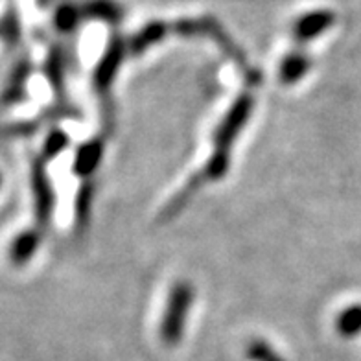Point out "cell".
Wrapping results in <instances>:
<instances>
[{
    "label": "cell",
    "instance_id": "6da1fadb",
    "mask_svg": "<svg viewBox=\"0 0 361 361\" xmlns=\"http://www.w3.org/2000/svg\"><path fill=\"white\" fill-rule=\"evenodd\" d=\"M192 305V288L186 282H179L176 284L173 291L170 295V305H168L166 315L162 321L161 326V338L162 341L176 347L177 343L183 338V328H185L186 312Z\"/></svg>",
    "mask_w": 361,
    "mask_h": 361
},
{
    "label": "cell",
    "instance_id": "7a4b0ae2",
    "mask_svg": "<svg viewBox=\"0 0 361 361\" xmlns=\"http://www.w3.org/2000/svg\"><path fill=\"white\" fill-rule=\"evenodd\" d=\"M251 96H242V98L233 105V109L227 114V118L221 122V126H219L218 131H216V152L228 153V147H231L234 137L240 133V129L245 124V120H247L249 113H251Z\"/></svg>",
    "mask_w": 361,
    "mask_h": 361
},
{
    "label": "cell",
    "instance_id": "3957f363",
    "mask_svg": "<svg viewBox=\"0 0 361 361\" xmlns=\"http://www.w3.org/2000/svg\"><path fill=\"white\" fill-rule=\"evenodd\" d=\"M334 23H336V15L328 10H317L314 11V13L305 15L302 19H299L295 23V39H297L299 43L312 41V39L324 34L328 28H332Z\"/></svg>",
    "mask_w": 361,
    "mask_h": 361
},
{
    "label": "cell",
    "instance_id": "277c9868",
    "mask_svg": "<svg viewBox=\"0 0 361 361\" xmlns=\"http://www.w3.org/2000/svg\"><path fill=\"white\" fill-rule=\"evenodd\" d=\"M34 195H35V214L41 224H47L54 209L52 186L48 183L43 166H34Z\"/></svg>",
    "mask_w": 361,
    "mask_h": 361
},
{
    "label": "cell",
    "instance_id": "5b68a950",
    "mask_svg": "<svg viewBox=\"0 0 361 361\" xmlns=\"http://www.w3.org/2000/svg\"><path fill=\"white\" fill-rule=\"evenodd\" d=\"M39 242H41V236L35 231H26L15 238L10 249L11 262L15 266H24L26 262L32 260L39 247Z\"/></svg>",
    "mask_w": 361,
    "mask_h": 361
},
{
    "label": "cell",
    "instance_id": "8992f818",
    "mask_svg": "<svg viewBox=\"0 0 361 361\" xmlns=\"http://www.w3.org/2000/svg\"><path fill=\"white\" fill-rule=\"evenodd\" d=\"M310 68V59L305 54H291L284 59L281 67V78L284 83H295L299 81L300 78L305 76L306 71Z\"/></svg>",
    "mask_w": 361,
    "mask_h": 361
},
{
    "label": "cell",
    "instance_id": "52a82bcc",
    "mask_svg": "<svg viewBox=\"0 0 361 361\" xmlns=\"http://www.w3.org/2000/svg\"><path fill=\"white\" fill-rule=\"evenodd\" d=\"M102 157V146L98 142H89L81 147L76 155V161H74V171L81 173V176H87L90 171L96 170V164Z\"/></svg>",
    "mask_w": 361,
    "mask_h": 361
},
{
    "label": "cell",
    "instance_id": "ba28073f",
    "mask_svg": "<svg viewBox=\"0 0 361 361\" xmlns=\"http://www.w3.org/2000/svg\"><path fill=\"white\" fill-rule=\"evenodd\" d=\"M338 332L343 338H356L361 334V305L350 306L339 315Z\"/></svg>",
    "mask_w": 361,
    "mask_h": 361
},
{
    "label": "cell",
    "instance_id": "9c48e42d",
    "mask_svg": "<svg viewBox=\"0 0 361 361\" xmlns=\"http://www.w3.org/2000/svg\"><path fill=\"white\" fill-rule=\"evenodd\" d=\"M247 356L251 361H284L266 341H252L247 347Z\"/></svg>",
    "mask_w": 361,
    "mask_h": 361
},
{
    "label": "cell",
    "instance_id": "30bf717a",
    "mask_svg": "<svg viewBox=\"0 0 361 361\" xmlns=\"http://www.w3.org/2000/svg\"><path fill=\"white\" fill-rule=\"evenodd\" d=\"M67 144H68L67 135L61 133V131H54V133L48 137L47 142H44V159L57 157V155L67 147Z\"/></svg>",
    "mask_w": 361,
    "mask_h": 361
},
{
    "label": "cell",
    "instance_id": "8fae6325",
    "mask_svg": "<svg viewBox=\"0 0 361 361\" xmlns=\"http://www.w3.org/2000/svg\"><path fill=\"white\" fill-rule=\"evenodd\" d=\"M0 186H2V173H0Z\"/></svg>",
    "mask_w": 361,
    "mask_h": 361
}]
</instances>
